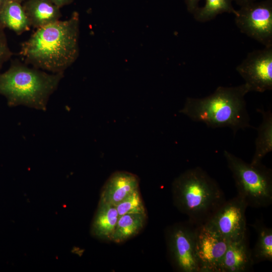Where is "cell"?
Returning a JSON list of instances; mask_svg holds the SVG:
<instances>
[{
  "label": "cell",
  "instance_id": "1",
  "mask_svg": "<svg viewBox=\"0 0 272 272\" xmlns=\"http://www.w3.org/2000/svg\"><path fill=\"white\" fill-rule=\"evenodd\" d=\"M79 15L58 20L37 30L22 43L19 52L25 63L51 73H63L79 54Z\"/></svg>",
  "mask_w": 272,
  "mask_h": 272
},
{
  "label": "cell",
  "instance_id": "2",
  "mask_svg": "<svg viewBox=\"0 0 272 272\" xmlns=\"http://www.w3.org/2000/svg\"><path fill=\"white\" fill-rule=\"evenodd\" d=\"M248 92L245 83L234 87L219 86L208 96L187 97L179 112L209 127H228L235 134L240 130L253 127L245 99Z\"/></svg>",
  "mask_w": 272,
  "mask_h": 272
},
{
  "label": "cell",
  "instance_id": "3",
  "mask_svg": "<svg viewBox=\"0 0 272 272\" xmlns=\"http://www.w3.org/2000/svg\"><path fill=\"white\" fill-rule=\"evenodd\" d=\"M171 191L174 205L197 225L206 222L226 201L217 181L199 167L189 169L175 178Z\"/></svg>",
  "mask_w": 272,
  "mask_h": 272
},
{
  "label": "cell",
  "instance_id": "4",
  "mask_svg": "<svg viewBox=\"0 0 272 272\" xmlns=\"http://www.w3.org/2000/svg\"><path fill=\"white\" fill-rule=\"evenodd\" d=\"M63 77V73L50 74L25 63H13L0 73V95L10 107L24 105L45 111L50 96Z\"/></svg>",
  "mask_w": 272,
  "mask_h": 272
},
{
  "label": "cell",
  "instance_id": "5",
  "mask_svg": "<svg viewBox=\"0 0 272 272\" xmlns=\"http://www.w3.org/2000/svg\"><path fill=\"white\" fill-rule=\"evenodd\" d=\"M224 156L231 171L237 195L255 208L267 207L272 203V172L262 163L246 162L227 150Z\"/></svg>",
  "mask_w": 272,
  "mask_h": 272
},
{
  "label": "cell",
  "instance_id": "6",
  "mask_svg": "<svg viewBox=\"0 0 272 272\" xmlns=\"http://www.w3.org/2000/svg\"><path fill=\"white\" fill-rule=\"evenodd\" d=\"M196 226L188 220L170 225L165 230L167 254L177 271L199 272L195 256Z\"/></svg>",
  "mask_w": 272,
  "mask_h": 272
},
{
  "label": "cell",
  "instance_id": "7",
  "mask_svg": "<svg viewBox=\"0 0 272 272\" xmlns=\"http://www.w3.org/2000/svg\"><path fill=\"white\" fill-rule=\"evenodd\" d=\"M234 15L235 24L241 33L265 47L272 46V0L240 7Z\"/></svg>",
  "mask_w": 272,
  "mask_h": 272
},
{
  "label": "cell",
  "instance_id": "8",
  "mask_svg": "<svg viewBox=\"0 0 272 272\" xmlns=\"http://www.w3.org/2000/svg\"><path fill=\"white\" fill-rule=\"evenodd\" d=\"M229 241L207 222L197 225L195 256L199 272H218Z\"/></svg>",
  "mask_w": 272,
  "mask_h": 272
},
{
  "label": "cell",
  "instance_id": "9",
  "mask_svg": "<svg viewBox=\"0 0 272 272\" xmlns=\"http://www.w3.org/2000/svg\"><path fill=\"white\" fill-rule=\"evenodd\" d=\"M249 92L263 93L272 89V46L254 50L236 66Z\"/></svg>",
  "mask_w": 272,
  "mask_h": 272
},
{
  "label": "cell",
  "instance_id": "10",
  "mask_svg": "<svg viewBox=\"0 0 272 272\" xmlns=\"http://www.w3.org/2000/svg\"><path fill=\"white\" fill-rule=\"evenodd\" d=\"M247 207V204L237 195L226 200L206 222L229 241L240 240L246 235Z\"/></svg>",
  "mask_w": 272,
  "mask_h": 272
},
{
  "label": "cell",
  "instance_id": "11",
  "mask_svg": "<svg viewBox=\"0 0 272 272\" xmlns=\"http://www.w3.org/2000/svg\"><path fill=\"white\" fill-rule=\"evenodd\" d=\"M139 184L137 175L125 171H116L104 184L99 200L116 206L129 194L139 189Z\"/></svg>",
  "mask_w": 272,
  "mask_h": 272
},
{
  "label": "cell",
  "instance_id": "12",
  "mask_svg": "<svg viewBox=\"0 0 272 272\" xmlns=\"http://www.w3.org/2000/svg\"><path fill=\"white\" fill-rule=\"evenodd\" d=\"M254 264L247 235L243 238L229 241L218 267V272H246Z\"/></svg>",
  "mask_w": 272,
  "mask_h": 272
},
{
  "label": "cell",
  "instance_id": "13",
  "mask_svg": "<svg viewBox=\"0 0 272 272\" xmlns=\"http://www.w3.org/2000/svg\"><path fill=\"white\" fill-rule=\"evenodd\" d=\"M31 27L38 29L59 20L60 8L49 0H26L22 3Z\"/></svg>",
  "mask_w": 272,
  "mask_h": 272
},
{
  "label": "cell",
  "instance_id": "14",
  "mask_svg": "<svg viewBox=\"0 0 272 272\" xmlns=\"http://www.w3.org/2000/svg\"><path fill=\"white\" fill-rule=\"evenodd\" d=\"M119 217L115 206L99 200L91 226V235L99 240L111 241Z\"/></svg>",
  "mask_w": 272,
  "mask_h": 272
},
{
  "label": "cell",
  "instance_id": "15",
  "mask_svg": "<svg viewBox=\"0 0 272 272\" xmlns=\"http://www.w3.org/2000/svg\"><path fill=\"white\" fill-rule=\"evenodd\" d=\"M262 116V121L257 128V135L255 141L254 154L250 162L256 165L261 163L263 158L272 151V112L263 108L257 109Z\"/></svg>",
  "mask_w": 272,
  "mask_h": 272
},
{
  "label": "cell",
  "instance_id": "16",
  "mask_svg": "<svg viewBox=\"0 0 272 272\" xmlns=\"http://www.w3.org/2000/svg\"><path fill=\"white\" fill-rule=\"evenodd\" d=\"M0 24L17 35H21L31 28L22 4L16 0H7L0 12Z\"/></svg>",
  "mask_w": 272,
  "mask_h": 272
},
{
  "label": "cell",
  "instance_id": "17",
  "mask_svg": "<svg viewBox=\"0 0 272 272\" xmlns=\"http://www.w3.org/2000/svg\"><path fill=\"white\" fill-rule=\"evenodd\" d=\"M147 214H127L118 218L111 242L123 243L137 235L144 228Z\"/></svg>",
  "mask_w": 272,
  "mask_h": 272
},
{
  "label": "cell",
  "instance_id": "18",
  "mask_svg": "<svg viewBox=\"0 0 272 272\" xmlns=\"http://www.w3.org/2000/svg\"><path fill=\"white\" fill-rule=\"evenodd\" d=\"M257 235L256 241L251 249L253 263L272 261V229L265 225L262 220H257L252 225Z\"/></svg>",
  "mask_w": 272,
  "mask_h": 272
},
{
  "label": "cell",
  "instance_id": "19",
  "mask_svg": "<svg viewBox=\"0 0 272 272\" xmlns=\"http://www.w3.org/2000/svg\"><path fill=\"white\" fill-rule=\"evenodd\" d=\"M232 0H206L203 7L197 8L192 13L194 19L199 22H206L214 19L223 13H233L236 10L232 4Z\"/></svg>",
  "mask_w": 272,
  "mask_h": 272
},
{
  "label": "cell",
  "instance_id": "20",
  "mask_svg": "<svg viewBox=\"0 0 272 272\" xmlns=\"http://www.w3.org/2000/svg\"><path fill=\"white\" fill-rule=\"evenodd\" d=\"M115 207L119 216L127 214H147L139 189L129 194Z\"/></svg>",
  "mask_w": 272,
  "mask_h": 272
},
{
  "label": "cell",
  "instance_id": "21",
  "mask_svg": "<svg viewBox=\"0 0 272 272\" xmlns=\"http://www.w3.org/2000/svg\"><path fill=\"white\" fill-rule=\"evenodd\" d=\"M5 28L0 24V70L13 55L8 45Z\"/></svg>",
  "mask_w": 272,
  "mask_h": 272
},
{
  "label": "cell",
  "instance_id": "22",
  "mask_svg": "<svg viewBox=\"0 0 272 272\" xmlns=\"http://www.w3.org/2000/svg\"><path fill=\"white\" fill-rule=\"evenodd\" d=\"M200 0H185V4L188 12L192 14L199 7L198 3Z\"/></svg>",
  "mask_w": 272,
  "mask_h": 272
},
{
  "label": "cell",
  "instance_id": "23",
  "mask_svg": "<svg viewBox=\"0 0 272 272\" xmlns=\"http://www.w3.org/2000/svg\"><path fill=\"white\" fill-rule=\"evenodd\" d=\"M54 5L58 7L59 8H61L64 6L68 5L71 4L74 0H49Z\"/></svg>",
  "mask_w": 272,
  "mask_h": 272
},
{
  "label": "cell",
  "instance_id": "24",
  "mask_svg": "<svg viewBox=\"0 0 272 272\" xmlns=\"http://www.w3.org/2000/svg\"><path fill=\"white\" fill-rule=\"evenodd\" d=\"M234 1L240 7L243 6L251 3L255 2L256 0H232Z\"/></svg>",
  "mask_w": 272,
  "mask_h": 272
},
{
  "label": "cell",
  "instance_id": "25",
  "mask_svg": "<svg viewBox=\"0 0 272 272\" xmlns=\"http://www.w3.org/2000/svg\"><path fill=\"white\" fill-rule=\"evenodd\" d=\"M7 0H0V12L3 9L4 6H5Z\"/></svg>",
  "mask_w": 272,
  "mask_h": 272
},
{
  "label": "cell",
  "instance_id": "26",
  "mask_svg": "<svg viewBox=\"0 0 272 272\" xmlns=\"http://www.w3.org/2000/svg\"><path fill=\"white\" fill-rule=\"evenodd\" d=\"M17 1H18V2L20 3H22L23 2H24V1H25L26 0H16Z\"/></svg>",
  "mask_w": 272,
  "mask_h": 272
}]
</instances>
